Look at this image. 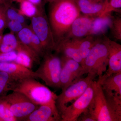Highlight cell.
Segmentation results:
<instances>
[{
  "mask_svg": "<svg viewBox=\"0 0 121 121\" xmlns=\"http://www.w3.org/2000/svg\"><path fill=\"white\" fill-rule=\"evenodd\" d=\"M26 24L15 21L9 20L7 21V27L11 30V32L16 35L22 30Z\"/></svg>",
  "mask_w": 121,
  "mask_h": 121,
  "instance_id": "29",
  "label": "cell"
},
{
  "mask_svg": "<svg viewBox=\"0 0 121 121\" xmlns=\"http://www.w3.org/2000/svg\"><path fill=\"white\" fill-rule=\"evenodd\" d=\"M0 120L4 121H17L10 110L0 100Z\"/></svg>",
  "mask_w": 121,
  "mask_h": 121,
  "instance_id": "26",
  "label": "cell"
},
{
  "mask_svg": "<svg viewBox=\"0 0 121 121\" xmlns=\"http://www.w3.org/2000/svg\"><path fill=\"white\" fill-rule=\"evenodd\" d=\"M3 36V35H2V31H0V45L1 43Z\"/></svg>",
  "mask_w": 121,
  "mask_h": 121,
  "instance_id": "35",
  "label": "cell"
},
{
  "mask_svg": "<svg viewBox=\"0 0 121 121\" xmlns=\"http://www.w3.org/2000/svg\"><path fill=\"white\" fill-rule=\"evenodd\" d=\"M95 17L81 14L72 24L64 39H79L88 35Z\"/></svg>",
  "mask_w": 121,
  "mask_h": 121,
  "instance_id": "13",
  "label": "cell"
},
{
  "mask_svg": "<svg viewBox=\"0 0 121 121\" xmlns=\"http://www.w3.org/2000/svg\"><path fill=\"white\" fill-rule=\"evenodd\" d=\"M13 1H16V2H18V3H20L21 2H22L24 0H13Z\"/></svg>",
  "mask_w": 121,
  "mask_h": 121,
  "instance_id": "36",
  "label": "cell"
},
{
  "mask_svg": "<svg viewBox=\"0 0 121 121\" xmlns=\"http://www.w3.org/2000/svg\"><path fill=\"white\" fill-rule=\"evenodd\" d=\"M78 121H96L89 112L88 109L83 113L78 118Z\"/></svg>",
  "mask_w": 121,
  "mask_h": 121,
  "instance_id": "31",
  "label": "cell"
},
{
  "mask_svg": "<svg viewBox=\"0 0 121 121\" xmlns=\"http://www.w3.org/2000/svg\"><path fill=\"white\" fill-rule=\"evenodd\" d=\"M20 4V8L18 11L21 15L31 18L36 13L37 6L28 0H24Z\"/></svg>",
  "mask_w": 121,
  "mask_h": 121,
  "instance_id": "22",
  "label": "cell"
},
{
  "mask_svg": "<svg viewBox=\"0 0 121 121\" xmlns=\"http://www.w3.org/2000/svg\"><path fill=\"white\" fill-rule=\"evenodd\" d=\"M98 37L88 35L79 39H71L79 50L83 63L84 60L96 42Z\"/></svg>",
  "mask_w": 121,
  "mask_h": 121,
  "instance_id": "19",
  "label": "cell"
},
{
  "mask_svg": "<svg viewBox=\"0 0 121 121\" xmlns=\"http://www.w3.org/2000/svg\"><path fill=\"white\" fill-rule=\"evenodd\" d=\"M36 6L40 5L43 3V0H28Z\"/></svg>",
  "mask_w": 121,
  "mask_h": 121,
  "instance_id": "32",
  "label": "cell"
},
{
  "mask_svg": "<svg viewBox=\"0 0 121 121\" xmlns=\"http://www.w3.org/2000/svg\"><path fill=\"white\" fill-rule=\"evenodd\" d=\"M88 110L96 121H117L101 86L94 81V94Z\"/></svg>",
  "mask_w": 121,
  "mask_h": 121,
  "instance_id": "8",
  "label": "cell"
},
{
  "mask_svg": "<svg viewBox=\"0 0 121 121\" xmlns=\"http://www.w3.org/2000/svg\"><path fill=\"white\" fill-rule=\"evenodd\" d=\"M96 76L95 74L89 73L86 77L80 78L58 95L56 105L60 115L68 103L75 101L84 93Z\"/></svg>",
  "mask_w": 121,
  "mask_h": 121,
  "instance_id": "7",
  "label": "cell"
},
{
  "mask_svg": "<svg viewBox=\"0 0 121 121\" xmlns=\"http://www.w3.org/2000/svg\"><path fill=\"white\" fill-rule=\"evenodd\" d=\"M81 14L75 0H56L49 3L48 17L56 47Z\"/></svg>",
  "mask_w": 121,
  "mask_h": 121,
  "instance_id": "1",
  "label": "cell"
},
{
  "mask_svg": "<svg viewBox=\"0 0 121 121\" xmlns=\"http://www.w3.org/2000/svg\"><path fill=\"white\" fill-rule=\"evenodd\" d=\"M8 1H10V0H8Z\"/></svg>",
  "mask_w": 121,
  "mask_h": 121,
  "instance_id": "37",
  "label": "cell"
},
{
  "mask_svg": "<svg viewBox=\"0 0 121 121\" xmlns=\"http://www.w3.org/2000/svg\"><path fill=\"white\" fill-rule=\"evenodd\" d=\"M94 81L82 95L65 108L60 114L61 121H78L79 116L88 109L93 98Z\"/></svg>",
  "mask_w": 121,
  "mask_h": 121,
  "instance_id": "9",
  "label": "cell"
},
{
  "mask_svg": "<svg viewBox=\"0 0 121 121\" xmlns=\"http://www.w3.org/2000/svg\"><path fill=\"white\" fill-rule=\"evenodd\" d=\"M18 39L15 34L11 32L3 36L0 45V52H8L15 51Z\"/></svg>",
  "mask_w": 121,
  "mask_h": 121,
  "instance_id": "21",
  "label": "cell"
},
{
  "mask_svg": "<svg viewBox=\"0 0 121 121\" xmlns=\"http://www.w3.org/2000/svg\"><path fill=\"white\" fill-rule=\"evenodd\" d=\"M61 120V116L55 102L39 106L23 121H59Z\"/></svg>",
  "mask_w": 121,
  "mask_h": 121,
  "instance_id": "12",
  "label": "cell"
},
{
  "mask_svg": "<svg viewBox=\"0 0 121 121\" xmlns=\"http://www.w3.org/2000/svg\"><path fill=\"white\" fill-rule=\"evenodd\" d=\"M56 0H43V2L44 4H45L46 3H51V2H52Z\"/></svg>",
  "mask_w": 121,
  "mask_h": 121,
  "instance_id": "33",
  "label": "cell"
},
{
  "mask_svg": "<svg viewBox=\"0 0 121 121\" xmlns=\"http://www.w3.org/2000/svg\"><path fill=\"white\" fill-rule=\"evenodd\" d=\"M35 79L28 78L18 80L13 84L11 91L24 94L38 106L56 102L58 95Z\"/></svg>",
  "mask_w": 121,
  "mask_h": 121,
  "instance_id": "2",
  "label": "cell"
},
{
  "mask_svg": "<svg viewBox=\"0 0 121 121\" xmlns=\"http://www.w3.org/2000/svg\"><path fill=\"white\" fill-rule=\"evenodd\" d=\"M113 37L117 40H121V17H113L110 28Z\"/></svg>",
  "mask_w": 121,
  "mask_h": 121,
  "instance_id": "25",
  "label": "cell"
},
{
  "mask_svg": "<svg viewBox=\"0 0 121 121\" xmlns=\"http://www.w3.org/2000/svg\"><path fill=\"white\" fill-rule=\"evenodd\" d=\"M112 12L95 17L92 21L88 35L98 36L104 35L110 28L113 17Z\"/></svg>",
  "mask_w": 121,
  "mask_h": 121,
  "instance_id": "16",
  "label": "cell"
},
{
  "mask_svg": "<svg viewBox=\"0 0 121 121\" xmlns=\"http://www.w3.org/2000/svg\"><path fill=\"white\" fill-rule=\"evenodd\" d=\"M17 81L7 72L0 71V98L11 91L13 84Z\"/></svg>",
  "mask_w": 121,
  "mask_h": 121,
  "instance_id": "20",
  "label": "cell"
},
{
  "mask_svg": "<svg viewBox=\"0 0 121 121\" xmlns=\"http://www.w3.org/2000/svg\"><path fill=\"white\" fill-rule=\"evenodd\" d=\"M43 2L37 5L36 13L31 18L30 27L41 42L45 54L55 51L56 45L45 12Z\"/></svg>",
  "mask_w": 121,
  "mask_h": 121,
  "instance_id": "4",
  "label": "cell"
},
{
  "mask_svg": "<svg viewBox=\"0 0 121 121\" xmlns=\"http://www.w3.org/2000/svg\"><path fill=\"white\" fill-rule=\"evenodd\" d=\"M6 16L7 21H15L26 24V20L25 16L21 15L19 12L18 10L12 7L10 3H9L7 7Z\"/></svg>",
  "mask_w": 121,
  "mask_h": 121,
  "instance_id": "23",
  "label": "cell"
},
{
  "mask_svg": "<svg viewBox=\"0 0 121 121\" xmlns=\"http://www.w3.org/2000/svg\"><path fill=\"white\" fill-rule=\"evenodd\" d=\"M60 58L62 62L60 87L63 91L81 78L82 66L79 63L69 57L61 55Z\"/></svg>",
  "mask_w": 121,
  "mask_h": 121,
  "instance_id": "10",
  "label": "cell"
},
{
  "mask_svg": "<svg viewBox=\"0 0 121 121\" xmlns=\"http://www.w3.org/2000/svg\"><path fill=\"white\" fill-rule=\"evenodd\" d=\"M103 91L113 92L121 95V72L97 80Z\"/></svg>",
  "mask_w": 121,
  "mask_h": 121,
  "instance_id": "18",
  "label": "cell"
},
{
  "mask_svg": "<svg viewBox=\"0 0 121 121\" xmlns=\"http://www.w3.org/2000/svg\"><path fill=\"white\" fill-rule=\"evenodd\" d=\"M56 54L73 59L82 66L83 61L77 46L71 39H64L56 46L55 51Z\"/></svg>",
  "mask_w": 121,
  "mask_h": 121,
  "instance_id": "15",
  "label": "cell"
},
{
  "mask_svg": "<svg viewBox=\"0 0 121 121\" xmlns=\"http://www.w3.org/2000/svg\"><path fill=\"white\" fill-rule=\"evenodd\" d=\"M9 2L8 0H0V4H5L7 2Z\"/></svg>",
  "mask_w": 121,
  "mask_h": 121,
  "instance_id": "34",
  "label": "cell"
},
{
  "mask_svg": "<svg viewBox=\"0 0 121 121\" xmlns=\"http://www.w3.org/2000/svg\"><path fill=\"white\" fill-rule=\"evenodd\" d=\"M14 62L31 68L34 62L32 59L27 55L22 52H17V56Z\"/></svg>",
  "mask_w": 121,
  "mask_h": 121,
  "instance_id": "27",
  "label": "cell"
},
{
  "mask_svg": "<svg viewBox=\"0 0 121 121\" xmlns=\"http://www.w3.org/2000/svg\"><path fill=\"white\" fill-rule=\"evenodd\" d=\"M1 101L10 110L17 121H23L39 106L33 103L24 94L17 91L0 98Z\"/></svg>",
  "mask_w": 121,
  "mask_h": 121,
  "instance_id": "6",
  "label": "cell"
},
{
  "mask_svg": "<svg viewBox=\"0 0 121 121\" xmlns=\"http://www.w3.org/2000/svg\"><path fill=\"white\" fill-rule=\"evenodd\" d=\"M107 38L98 37L96 42L84 60L82 66L81 76L89 73L101 78L107 68L108 52Z\"/></svg>",
  "mask_w": 121,
  "mask_h": 121,
  "instance_id": "3",
  "label": "cell"
},
{
  "mask_svg": "<svg viewBox=\"0 0 121 121\" xmlns=\"http://www.w3.org/2000/svg\"><path fill=\"white\" fill-rule=\"evenodd\" d=\"M0 71L7 72L17 81L28 78H38L35 71L15 62H0Z\"/></svg>",
  "mask_w": 121,
  "mask_h": 121,
  "instance_id": "14",
  "label": "cell"
},
{
  "mask_svg": "<svg viewBox=\"0 0 121 121\" xmlns=\"http://www.w3.org/2000/svg\"><path fill=\"white\" fill-rule=\"evenodd\" d=\"M108 61L107 68L101 78H103L121 72V45L107 37Z\"/></svg>",
  "mask_w": 121,
  "mask_h": 121,
  "instance_id": "11",
  "label": "cell"
},
{
  "mask_svg": "<svg viewBox=\"0 0 121 121\" xmlns=\"http://www.w3.org/2000/svg\"><path fill=\"white\" fill-rule=\"evenodd\" d=\"M9 2L0 4V31H3L7 27V19L6 11Z\"/></svg>",
  "mask_w": 121,
  "mask_h": 121,
  "instance_id": "28",
  "label": "cell"
},
{
  "mask_svg": "<svg viewBox=\"0 0 121 121\" xmlns=\"http://www.w3.org/2000/svg\"><path fill=\"white\" fill-rule=\"evenodd\" d=\"M76 4L83 15L97 17L104 11V0H75Z\"/></svg>",
  "mask_w": 121,
  "mask_h": 121,
  "instance_id": "17",
  "label": "cell"
},
{
  "mask_svg": "<svg viewBox=\"0 0 121 121\" xmlns=\"http://www.w3.org/2000/svg\"><path fill=\"white\" fill-rule=\"evenodd\" d=\"M17 56V52L13 51L8 52H0V62H14Z\"/></svg>",
  "mask_w": 121,
  "mask_h": 121,
  "instance_id": "30",
  "label": "cell"
},
{
  "mask_svg": "<svg viewBox=\"0 0 121 121\" xmlns=\"http://www.w3.org/2000/svg\"><path fill=\"white\" fill-rule=\"evenodd\" d=\"M35 72L48 86L60 89V75L62 67L60 56L52 53L45 54Z\"/></svg>",
  "mask_w": 121,
  "mask_h": 121,
  "instance_id": "5",
  "label": "cell"
},
{
  "mask_svg": "<svg viewBox=\"0 0 121 121\" xmlns=\"http://www.w3.org/2000/svg\"><path fill=\"white\" fill-rule=\"evenodd\" d=\"M104 11L100 16L113 11L121 12V0H104Z\"/></svg>",
  "mask_w": 121,
  "mask_h": 121,
  "instance_id": "24",
  "label": "cell"
}]
</instances>
